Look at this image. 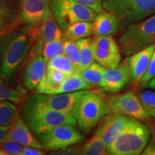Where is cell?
<instances>
[{
  "mask_svg": "<svg viewBox=\"0 0 155 155\" xmlns=\"http://www.w3.org/2000/svg\"><path fill=\"white\" fill-rule=\"evenodd\" d=\"M150 116H152V117L154 118V119H155V112H154V113H152V114H150Z\"/></svg>",
  "mask_w": 155,
  "mask_h": 155,
  "instance_id": "obj_42",
  "label": "cell"
},
{
  "mask_svg": "<svg viewBox=\"0 0 155 155\" xmlns=\"http://www.w3.org/2000/svg\"><path fill=\"white\" fill-rule=\"evenodd\" d=\"M45 154V152L42 149L32 147H24L21 155H43Z\"/></svg>",
  "mask_w": 155,
  "mask_h": 155,
  "instance_id": "obj_36",
  "label": "cell"
},
{
  "mask_svg": "<svg viewBox=\"0 0 155 155\" xmlns=\"http://www.w3.org/2000/svg\"><path fill=\"white\" fill-rule=\"evenodd\" d=\"M155 43V15L131 23L124 29L119 39L121 52L129 56Z\"/></svg>",
  "mask_w": 155,
  "mask_h": 155,
  "instance_id": "obj_4",
  "label": "cell"
},
{
  "mask_svg": "<svg viewBox=\"0 0 155 155\" xmlns=\"http://www.w3.org/2000/svg\"><path fill=\"white\" fill-rule=\"evenodd\" d=\"M44 150L56 151L83 142L85 137L74 125L64 124L50 129L38 137Z\"/></svg>",
  "mask_w": 155,
  "mask_h": 155,
  "instance_id": "obj_8",
  "label": "cell"
},
{
  "mask_svg": "<svg viewBox=\"0 0 155 155\" xmlns=\"http://www.w3.org/2000/svg\"><path fill=\"white\" fill-rule=\"evenodd\" d=\"M150 131L140 120L131 118L127 126L108 147L109 154L139 155L148 144Z\"/></svg>",
  "mask_w": 155,
  "mask_h": 155,
  "instance_id": "obj_3",
  "label": "cell"
},
{
  "mask_svg": "<svg viewBox=\"0 0 155 155\" xmlns=\"http://www.w3.org/2000/svg\"><path fill=\"white\" fill-rule=\"evenodd\" d=\"M76 42L79 48L81 55V65L78 70L86 68L94 61L92 40L90 38H83L78 40Z\"/></svg>",
  "mask_w": 155,
  "mask_h": 155,
  "instance_id": "obj_26",
  "label": "cell"
},
{
  "mask_svg": "<svg viewBox=\"0 0 155 155\" xmlns=\"http://www.w3.org/2000/svg\"><path fill=\"white\" fill-rule=\"evenodd\" d=\"M11 126H0V145L5 141Z\"/></svg>",
  "mask_w": 155,
  "mask_h": 155,
  "instance_id": "obj_38",
  "label": "cell"
},
{
  "mask_svg": "<svg viewBox=\"0 0 155 155\" xmlns=\"http://www.w3.org/2000/svg\"><path fill=\"white\" fill-rule=\"evenodd\" d=\"M94 61L106 68H114L121 62V49L111 36H96L92 40Z\"/></svg>",
  "mask_w": 155,
  "mask_h": 155,
  "instance_id": "obj_10",
  "label": "cell"
},
{
  "mask_svg": "<svg viewBox=\"0 0 155 155\" xmlns=\"http://www.w3.org/2000/svg\"><path fill=\"white\" fill-rule=\"evenodd\" d=\"M131 81L130 70L127 60L114 68L104 69V83L101 88L106 92L116 93Z\"/></svg>",
  "mask_w": 155,
  "mask_h": 155,
  "instance_id": "obj_14",
  "label": "cell"
},
{
  "mask_svg": "<svg viewBox=\"0 0 155 155\" xmlns=\"http://www.w3.org/2000/svg\"><path fill=\"white\" fill-rule=\"evenodd\" d=\"M93 23L95 36H112L117 32L119 27L118 17L106 10L97 14Z\"/></svg>",
  "mask_w": 155,
  "mask_h": 155,
  "instance_id": "obj_19",
  "label": "cell"
},
{
  "mask_svg": "<svg viewBox=\"0 0 155 155\" xmlns=\"http://www.w3.org/2000/svg\"><path fill=\"white\" fill-rule=\"evenodd\" d=\"M32 42L30 30H19L0 38V76L7 83L16 77Z\"/></svg>",
  "mask_w": 155,
  "mask_h": 155,
  "instance_id": "obj_1",
  "label": "cell"
},
{
  "mask_svg": "<svg viewBox=\"0 0 155 155\" xmlns=\"http://www.w3.org/2000/svg\"><path fill=\"white\" fill-rule=\"evenodd\" d=\"M80 154L84 155H106L109 154L106 146L99 133L96 131L94 135L80 147Z\"/></svg>",
  "mask_w": 155,
  "mask_h": 155,
  "instance_id": "obj_25",
  "label": "cell"
},
{
  "mask_svg": "<svg viewBox=\"0 0 155 155\" xmlns=\"http://www.w3.org/2000/svg\"><path fill=\"white\" fill-rule=\"evenodd\" d=\"M5 141H14L23 147H32L44 150L43 145L32 133L19 114L11 125Z\"/></svg>",
  "mask_w": 155,
  "mask_h": 155,
  "instance_id": "obj_15",
  "label": "cell"
},
{
  "mask_svg": "<svg viewBox=\"0 0 155 155\" xmlns=\"http://www.w3.org/2000/svg\"><path fill=\"white\" fill-rule=\"evenodd\" d=\"M35 49V55L31 57L24 73V86L30 91L37 88L47 71V62L42 55V50Z\"/></svg>",
  "mask_w": 155,
  "mask_h": 155,
  "instance_id": "obj_16",
  "label": "cell"
},
{
  "mask_svg": "<svg viewBox=\"0 0 155 155\" xmlns=\"http://www.w3.org/2000/svg\"><path fill=\"white\" fill-rule=\"evenodd\" d=\"M52 15L65 30L78 22H94L98 13L75 0H50Z\"/></svg>",
  "mask_w": 155,
  "mask_h": 155,
  "instance_id": "obj_6",
  "label": "cell"
},
{
  "mask_svg": "<svg viewBox=\"0 0 155 155\" xmlns=\"http://www.w3.org/2000/svg\"><path fill=\"white\" fill-rule=\"evenodd\" d=\"M19 115L37 137L57 126L64 124H77L76 119L73 116L54 111L45 106L37 94L25 100Z\"/></svg>",
  "mask_w": 155,
  "mask_h": 155,
  "instance_id": "obj_2",
  "label": "cell"
},
{
  "mask_svg": "<svg viewBox=\"0 0 155 155\" xmlns=\"http://www.w3.org/2000/svg\"><path fill=\"white\" fill-rule=\"evenodd\" d=\"M155 48V43L144 49L129 55L127 61L130 70L131 81L135 84H139L148 68L151 57Z\"/></svg>",
  "mask_w": 155,
  "mask_h": 155,
  "instance_id": "obj_18",
  "label": "cell"
},
{
  "mask_svg": "<svg viewBox=\"0 0 155 155\" xmlns=\"http://www.w3.org/2000/svg\"><path fill=\"white\" fill-rule=\"evenodd\" d=\"M147 88L155 89V76L150 81V82L149 83L148 85H147Z\"/></svg>",
  "mask_w": 155,
  "mask_h": 155,
  "instance_id": "obj_39",
  "label": "cell"
},
{
  "mask_svg": "<svg viewBox=\"0 0 155 155\" xmlns=\"http://www.w3.org/2000/svg\"><path fill=\"white\" fill-rule=\"evenodd\" d=\"M47 67L61 71L68 75L76 72V68L74 65L64 54L50 60L47 63Z\"/></svg>",
  "mask_w": 155,
  "mask_h": 155,
  "instance_id": "obj_28",
  "label": "cell"
},
{
  "mask_svg": "<svg viewBox=\"0 0 155 155\" xmlns=\"http://www.w3.org/2000/svg\"><path fill=\"white\" fill-rule=\"evenodd\" d=\"M52 154H80V147H68L67 148L62 149V150L54 151V153H51Z\"/></svg>",
  "mask_w": 155,
  "mask_h": 155,
  "instance_id": "obj_35",
  "label": "cell"
},
{
  "mask_svg": "<svg viewBox=\"0 0 155 155\" xmlns=\"http://www.w3.org/2000/svg\"><path fill=\"white\" fill-rule=\"evenodd\" d=\"M106 103L108 114H122L140 121H144L150 116L133 91L108 97Z\"/></svg>",
  "mask_w": 155,
  "mask_h": 155,
  "instance_id": "obj_9",
  "label": "cell"
},
{
  "mask_svg": "<svg viewBox=\"0 0 155 155\" xmlns=\"http://www.w3.org/2000/svg\"><path fill=\"white\" fill-rule=\"evenodd\" d=\"M15 0H0V21L4 24L10 22L16 14Z\"/></svg>",
  "mask_w": 155,
  "mask_h": 155,
  "instance_id": "obj_31",
  "label": "cell"
},
{
  "mask_svg": "<svg viewBox=\"0 0 155 155\" xmlns=\"http://www.w3.org/2000/svg\"><path fill=\"white\" fill-rule=\"evenodd\" d=\"M155 76V48L153 51V53L151 57L150 63H149L148 68H147L146 73L144 76H143L142 79L141 81V88H147V85L149 84V83L150 82V81L152 80Z\"/></svg>",
  "mask_w": 155,
  "mask_h": 155,
  "instance_id": "obj_33",
  "label": "cell"
},
{
  "mask_svg": "<svg viewBox=\"0 0 155 155\" xmlns=\"http://www.w3.org/2000/svg\"><path fill=\"white\" fill-rule=\"evenodd\" d=\"M152 141H153V142L155 143V131L154 133L153 134V136H152Z\"/></svg>",
  "mask_w": 155,
  "mask_h": 155,
  "instance_id": "obj_41",
  "label": "cell"
},
{
  "mask_svg": "<svg viewBox=\"0 0 155 155\" xmlns=\"http://www.w3.org/2000/svg\"><path fill=\"white\" fill-rule=\"evenodd\" d=\"M139 98L141 105L149 114L155 112V92L145 91L139 94Z\"/></svg>",
  "mask_w": 155,
  "mask_h": 155,
  "instance_id": "obj_32",
  "label": "cell"
},
{
  "mask_svg": "<svg viewBox=\"0 0 155 155\" xmlns=\"http://www.w3.org/2000/svg\"><path fill=\"white\" fill-rule=\"evenodd\" d=\"M107 113L105 101L96 93L88 91L78 106L75 119L77 124L84 133H88Z\"/></svg>",
  "mask_w": 155,
  "mask_h": 155,
  "instance_id": "obj_7",
  "label": "cell"
},
{
  "mask_svg": "<svg viewBox=\"0 0 155 155\" xmlns=\"http://www.w3.org/2000/svg\"><path fill=\"white\" fill-rule=\"evenodd\" d=\"M94 34L93 22H78L71 25L65 30V39L73 41H78L86 38Z\"/></svg>",
  "mask_w": 155,
  "mask_h": 155,
  "instance_id": "obj_22",
  "label": "cell"
},
{
  "mask_svg": "<svg viewBox=\"0 0 155 155\" xmlns=\"http://www.w3.org/2000/svg\"><path fill=\"white\" fill-rule=\"evenodd\" d=\"M64 48H65L64 55H66L70 61L72 62L77 71L81 65V55L76 41L65 39Z\"/></svg>",
  "mask_w": 155,
  "mask_h": 155,
  "instance_id": "obj_30",
  "label": "cell"
},
{
  "mask_svg": "<svg viewBox=\"0 0 155 155\" xmlns=\"http://www.w3.org/2000/svg\"><path fill=\"white\" fill-rule=\"evenodd\" d=\"M69 75L58 70L47 67L45 75L37 87L38 94H53L55 91Z\"/></svg>",
  "mask_w": 155,
  "mask_h": 155,
  "instance_id": "obj_20",
  "label": "cell"
},
{
  "mask_svg": "<svg viewBox=\"0 0 155 155\" xmlns=\"http://www.w3.org/2000/svg\"><path fill=\"white\" fill-rule=\"evenodd\" d=\"M75 1L92 9L98 14L104 10L102 0H75Z\"/></svg>",
  "mask_w": 155,
  "mask_h": 155,
  "instance_id": "obj_34",
  "label": "cell"
},
{
  "mask_svg": "<svg viewBox=\"0 0 155 155\" xmlns=\"http://www.w3.org/2000/svg\"><path fill=\"white\" fill-rule=\"evenodd\" d=\"M27 91L22 86H10L0 76V101H10L18 104L25 99Z\"/></svg>",
  "mask_w": 155,
  "mask_h": 155,
  "instance_id": "obj_23",
  "label": "cell"
},
{
  "mask_svg": "<svg viewBox=\"0 0 155 155\" xmlns=\"http://www.w3.org/2000/svg\"><path fill=\"white\" fill-rule=\"evenodd\" d=\"M131 117L122 114H110L105 118L97 131L108 148L123 131Z\"/></svg>",
  "mask_w": 155,
  "mask_h": 155,
  "instance_id": "obj_17",
  "label": "cell"
},
{
  "mask_svg": "<svg viewBox=\"0 0 155 155\" xmlns=\"http://www.w3.org/2000/svg\"><path fill=\"white\" fill-rule=\"evenodd\" d=\"M104 69L105 68L101 66L100 64L94 62L90 66L78 70L76 72L91 88L96 86L102 87L104 83Z\"/></svg>",
  "mask_w": 155,
  "mask_h": 155,
  "instance_id": "obj_21",
  "label": "cell"
},
{
  "mask_svg": "<svg viewBox=\"0 0 155 155\" xmlns=\"http://www.w3.org/2000/svg\"><path fill=\"white\" fill-rule=\"evenodd\" d=\"M64 40L54 41L45 44L42 48V55L45 61L48 62L52 58L64 54Z\"/></svg>",
  "mask_w": 155,
  "mask_h": 155,
  "instance_id": "obj_29",
  "label": "cell"
},
{
  "mask_svg": "<svg viewBox=\"0 0 155 155\" xmlns=\"http://www.w3.org/2000/svg\"><path fill=\"white\" fill-rule=\"evenodd\" d=\"M103 7L114 13L119 19V26L125 29L154 13L155 0H103Z\"/></svg>",
  "mask_w": 155,
  "mask_h": 155,
  "instance_id": "obj_5",
  "label": "cell"
},
{
  "mask_svg": "<svg viewBox=\"0 0 155 155\" xmlns=\"http://www.w3.org/2000/svg\"><path fill=\"white\" fill-rule=\"evenodd\" d=\"M86 91L58 94H37L39 100L50 109L69 114L75 119L77 108Z\"/></svg>",
  "mask_w": 155,
  "mask_h": 155,
  "instance_id": "obj_11",
  "label": "cell"
},
{
  "mask_svg": "<svg viewBox=\"0 0 155 155\" xmlns=\"http://www.w3.org/2000/svg\"><path fill=\"white\" fill-rule=\"evenodd\" d=\"M53 15L39 25L29 29L32 41L37 42V46L39 47H42L50 42L65 40V35Z\"/></svg>",
  "mask_w": 155,
  "mask_h": 155,
  "instance_id": "obj_13",
  "label": "cell"
},
{
  "mask_svg": "<svg viewBox=\"0 0 155 155\" xmlns=\"http://www.w3.org/2000/svg\"><path fill=\"white\" fill-rule=\"evenodd\" d=\"M18 114L15 103L10 101H0V126H11Z\"/></svg>",
  "mask_w": 155,
  "mask_h": 155,
  "instance_id": "obj_27",
  "label": "cell"
},
{
  "mask_svg": "<svg viewBox=\"0 0 155 155\" xmlns=\"http://www.w3.org/2000/svg\"><path fill=\"white\" fill-rule=\"evenodd\" d=\"M4 28H5V24L2 22L0 21V34L2 32V31L4 30Z\"/></svg>",
  "mask_w": 155,
  "mask_h": 155,
  "instance_id": "obj_40",
  "label": "cell"
},
{
  "mask_svg": "<svg viewBox=\"0 0 155 155\" xmlns=\"http://www.w3.org/2000/svg\"><path fill=\"white\" fill-rule=\"evenodd\" d=\"M89 88H91V87L83 80L78 73L75 72L73 74L69 75L56 89L53 94L75 92Z\"/></svg>",
  "mask_w": 155,
  "mask_h": 155,
  "instance_id": "obj_24",
  "label": "cell"
},
{
  "mask_svg": "<svg viewBox=\"0 0 155 155\" xmlns=\"http://www.w3.org/2000/svg\"><path fill=\"white\" fill-rule=\"evenodd\" d=\"M51 15L50 0H21L19 21L23 24L36 26Z\"/></svg>",
  "mask_w": 155,
  "mask_h": 155,
  "instance_id": "obj_12",
  "label": "cell"
},
{
  "mask_svg": "<svg viewBox=\"0 0 155 155\" xmlns=\"http://www.w3.org/2000/svg\"><path fill=\"white\" fill-rule=\"evenodd\" d=\"M141 154L143 155H155V143L151 141L149 144H147Z\"/></svg>",
  "mask_w": 155,
  "mask_h": 155,
  "instance_id": "obj_37",
  "label": "cell"
}]
</instances>
